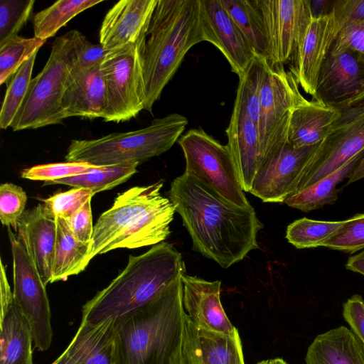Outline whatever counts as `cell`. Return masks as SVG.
Listing matches in <instances>:
<instances>
[{
    "label": "cell",
    "mask_w": 364,
    "mask_h": 364,
    "mask_svg": "<svg viewBox=\"0 0 364 364\" xmlns=\"http://www.w3.org/2000/svg\"><path fill=\"white\" fill-rule=\"evenodd\" d=\"M168 198L188 232L193 250L228 268L258 248L264 225L254 208L226 200L184 172L171 183Z\"/></svg>",
    "instance_id": "6da1fadb"
},
{
    "label": "cell",
    "mask_w": 364,
    "mask_h": 364,
    "mask_svg": "<svg viewBox=\"0 0 364 364\" xmlns=\"http://www.w3.org/2000/svg\"><path fill=\"white\" fill-rule=\"evenodd\" d=\"M182 275L152 301L115 320L114 364H176L186 316Z\"/></svg>",
    "instance_id": "7a4b0ae2"
},
{
    "label": "cell",
    "mask_w": 364,
    "mask_h": 364,
    "mask_svg": "<svg viewBox=\"0 0 364 364\" xmlns=\"http://www.w3.org/2000/svg\"><path fill=\"white\" fill-rule=\"evenodd\" d=\"M202 41L200 0H157L143 50L144 109L152 112L187 52Z\"/></svg>",
    "instance_id": "3957f363"
},
{
    "label": "cell",
    "mask_w": 364,
    "mask_h": 364,
    "mask_svg": "<svg viewBox=\"0 0 364 364\" xmlns=\"http://www.w3.org/2000/svg\"><path fill=\"white\" fill-rule=\"evenodd\" d=\"M185 272L181 254L166 242L129 255L126 267L82 306V320L93 324L117 320L152 301Z\"/></svg>",
    "instance_id": "277c9868"
},
{
    "label": "cell",
    "mask_w": 364,
    "mask_h": 364,
    "mask_svg": "<svg viewBox=\"0 0 364 364\" xmlns=\"http://www.w3.org/2000/svg\"><path fill=\"white\" fill-rule=\"evenodd\" d=\"M188 119L171 113L155 119L146 127L112 133L95 139L72 140L65 159L97 166L127 163L141 164L169 150L178 141Z\"/></svg>",
    "instance_id": "5b68a950"
},
{
    "label": "cell",
    "mask_w": 364,
    "mask_h": 364,
    "mask_svg": "<svg viewBox=\"0 0 364 364\" xmlns=\"http://www.w3.org/2000/svg\"><path fill=\"white\" fill-rule=\"evenodd\" d=\"M86 38L71 30L55 38L43 70L32 78L26 97L11 127L14 131L62 124L63 97L69 74Z\"/></svg>",
    "instance_id": "8992f818"
},
{
    "label": "cell",
    "mask_w": 364,
    "mask_h": 364,
    "mask_svg": "<svg viewBox=\"0 0 364 364\" xmlns=\"http://www.w3.org/2000/svg\"><path fill=\"white\" fill-rule=\"evenodd\" d=\"M186 161L185 172L235 205L251 206L227 145L201 127L191 129L178 140Z\"/></svg>",
    "instance_id": "52a82bcc"
},
{
    "label": "cell",
    "mask_w": 364,
    "mask_h": 364,
    "mask_svg": "<svg viewBox=\"0 0 364 364\" xmlns=\"http://www.w3.org/2000/svg\"><path fill=\"white\" fill-rule=\"evenodd\" d=\"M145 39L146 33L135 43L107 51L101 64L107 100L105 122L129 121L144 109Z\"/></svg>",
    "instance_id": "ba28073f"
},
{
    "label": "cell",
    "mask_w": 364,
    "mask_h": 364,
    "mask_svg": "<svg viewBox=\"0 0 364 364\" xmlns=\"http://www.w3.org/2000/svg\"><path fill=\"white\" fill-rule=\"evenodd\" d=\"M306 100L290 70L286 71L282 64L265 60L258 123L261 163L288 139L291 111Z\"/></svg>",
    "instance_id": "9c48e42d"
},
{
    "label": "cell",
    "mask_w": 364,
    "mask_h": 364,
    "mask_svg": "<svg viewBox=\"0 0 364 364\" xmlns=\"http://www.w3.org/2000/svg\"><path fill=\"white\" fill-rule=\"evenodd\" d=\"M13 257V294L15 304L28 321L39 351L52 343L51 311L46 285L16 234L7 228Z\"/></svg>",
    "instance_id": "30bf717a"
},
{
    "label": "cell",
    "mask_w": 364,
    "mask_h": 364,
    "mask_svg": "<svg viewBox=\"0 0 364 364\" xmlns=\"http://www.w3.org/2000/svg\"><path fill=\"white\" fill-rule=\"evenodd\" d=\"M364 151V103L341 111L310 158L297 191L315 183Z\"/></svg>",
    "instance_id": "8fae6325"
},
{
    "label": "cell",
    "mask_w": 364,
    "mask_h": 364,
    "mask_svg": "<svg viewBox=\"0 0 364 364\" xmlns=\"http://www.w3.org/2000/svg\"><path fill=\"white\" fill-rule=\"evenodd\" d=\"M267 33L270 62L291 63L312 20L309 0H255Z\"/></svg>",
    "instance_id": "7c38bea8"
},
{
    "label": "cell",
    "mask_w": 364,
    "mask_h": 364,
    "mask_svg": "<svg viewBox=\"0 0 364 364\" xmlns=\"http://www.w3.org/2000/svg\"><path fill=\"white\" fill-rule=\"evenodd\" d=\"M312 99L339 111L364 103V56L350 48L328 53Z\"/></svg>",
    "instance_id": "4fadbf2b"
},
{
    "label": "cell",
    "mask_w": 364,
    "mask_h": 364,
    "mask_svg": "<svg viewBox=\"0 0 364 364\" xmlns=\"http://www.w3.org/2000/svg\"><path fill=\"white\" fill-rule=\"evenodd\" d=\"M318 144L293 148L288 139L261 163L250 193L264 203H282L296 193L304 171Z\"/></svg>",
    "instance_id": "5bb4252c"
},
{
    "label": "cell",
    "mask_w": 364,
    "mask_h": 364,
    "mask_svg": "<svg viewBox=\"0 0 364 364\" xmlns=\"http://www.w3.org/2000/svg\"><path fill=\"white\" fill-rule=\"evenodd\" d=\"M162 180L151 185L134 186L117 195L112 207L102 213L94 226L88 259L103 254L105 247L144 211L163 196Z\"/></svg>",
    "instance_id": "9a60e30c"
},
{
    "label": "cell",
    "mask_w": 364,
    "mask_h": 364,
    "mask_svg": "<svg viewBox=\"0 0 364 364\" xmlns=\"http://www.w3.org/2000/svg\"><path fill=\"white\" fill-rule=\"evenodd\" d=\"M205 41L215 46L238 77L243 75L255 53L250 44L223 6L220 0H200Z\"/></svg>",
    "instance_id": "2e32d148"
},
{
    "label": "cell",
    "mask_w": 364,
    "mask_h": 364,
    "mask_svg": "<svg viewBox=\"0 0 364 364\" xmlns=\"http://www.w3.org/2000/svg\"><path fill=\"white\" fill-rule=\"evenodd\" d=\"M176 364H245L238 330L232 334L208 331L186 314Z\"/></svg>",
    "instance_id": "e0dca14e"
},
{
    "label": "cell",
    "mask_w": 364,
    "mask_h": 364,
    "mask_svg": "<svg viewBox=\"0 0 364 364\" xmlns=\"http://www.w3.org/2000/svg\"><path fill=\"white\" fill-rule=\"evenodd\" d=\"M16 235L35 264L43 283H50L57 237V217L39 203L25 210Z\"/></svg>",
    "instance_id": "ac0fdd59"
},
{
    "label": "cell",
    "mask_w": 364,
    "mask_h": 364,
    "mask_svg": "<svg viewBox=\"0 0 364 364\" xmlns=\"http://www.w3.org/2000/svg\"><path fill=\"white\" fill-rule=\"evenodd\" d=\"M183 306L187 316L197 326L208 331L232 334V324L220 301L221 282L207 281L183 274Z\"/></svg>",
    "instance_id": "d6986e66"
},
{
    "label": "cell",
    "mask_w": 364,
    "mask_h": 364,
    "mask_svg": "<svg viewBox=\"0 0 364 364\" xmlns=\"http://www.w3.org/2000/svg\"><path fill=\"white\" fill-rule=\"evenodd\" d=\"M338 33L333 14L312 18L291 63L290 71L298 84L312 97L320 69Z\"/></svg>",
    "instance_id": "ffe728a7"
},
{
    "label": "cell",
    "mask_w": 364,
    "mask_h": 364,
    "mask_svg": "<svg viewBox=\"0 0 364 364\" xmlns=\"http://www.w3.org/2000/svg\"><path fill=\"white\" fill-rule=\"evenodd\" d=\"M157 0H121L106 14L100 44L107 51L136 42L148 29Z\"/></svg>",
    "instance_id": "44dd1931"
},
{
    "label": "cell",
    "mask_w": 364,
    "mask_h": 364,
    "mask_svg": "<svg viewBox=\"0 0 364 364\" xmlns=\"http://www.w3.org/2000/svg\"><path fill=\"white\" fill-rule=\"evenodd\" d=\"M100 66L82 69L75 63L62 101L65 119L104 117L107 106V90Z\"/></svg>",
    "instance_id": "7402d4cb"
},
{
    "label": "cell",
    "mask_w": 364,
    "mask_h": 364,
    "mask_svg": "<svg viewBox=\"0 0 364 364\" xmlns=\"http://www.w3.org/2000/svg\"><path fill=\"white\" fill-rule=\"evenodd\" d=\"M225 132L242 189L249 192L261 163L259 139L257 127L237 98Z\"/></svg>",
    "instance_id": "603a6c76"
},
{
    "label": "cell",
    "mask_w": 364,
    "mask_h": 364,
    "mask_svg": "<svg viewBox=\"0 0 364 364\" xmlns=\"http://www.w3.org/2000/svg\"><path fill=\"white\" fill-rule=\"evenodd\" d=\"M340 115L341 111L318 100H306L291 111L288 142L294 149L319 144Z\"/></svg>",
    "instance_id": "cb8c5ba5"
},
{
    "label": "cell",
    "mask_w": 364,
    "mask_h": 364,
    "mask_svg": "<svg viewBox=\"0 0 364 364\" xmlns=\"http://www.w3.org/2000/svg\"><path fill=\"white\" fill-rule=\"evenodd\" d=\"M115 320L93 324L81 320L64 350L80 364H114Z\"/></svg>",
    "instance_id": "d4e9b609"
},
{
    "label": "cell",
    "mask_w": 364,
    "mask_h": 364,
    "mask_svg": "<svg viewBox=\"0 0 364 364\" xmlns=\"http://www.w3.org/2000/svg\"><path fill=\"white\" fill-rule=\"evenodd\" d=\"M306 364H364V348L350 329L339 326L318 335L309 346Z\"/></svg>",
    "instance_id": "484cf974"
},
{
    "label": "cell",
    "mask_w": 364,
    "mask_h": 364,
    "mask_svg": "<svg viewBox=\"0 0 364 364\" xmlns=\"http://www.w3.org/2000/svg\"><path fill=\"white\" fill-rule=\"evenodd\" d=\"M0 364H33L31 331L15 304L0 311Z\"/></svg>",
    "instance_id": "4316f807"
},
{
    "label": "cell",
    "mask_w": 364,
    "mask_h": 364,
    "mask_svg": "<svg viewBox=\"0 0 364 364\" xmlns=\"http://www.w3.org/2000/svg\"><path fill=\"white\" fill-rule=\"evenodd\" d=\"M90 244L79 241L72 232L68 221L57 217V237L50 283L66 281L83 272L87 267Z\"/></svg>",
    "instance_id": "83f0119b"
},
{
    "label": "cell",
    "mask_w": 364,
    "mask_h": 364,
    "mask_svg": "<svg viewBox=\"0 0 364 364\" xmlns=\"http://www.w3.org/2000/svg\"><path fill=\"white\" fill-rule=\"evenodd\" d=\"M363 154L364 151L361 152L331 173L289 197L284 203L304 212L333 204L338 198L337 185L349 176Z\"/></svg>",
    "instance_id": "f1b7e54d"
},
{
    "label": "cell",
    "mask_w": 364,
    "mask_h": 364,
    "mask_svg": "<svg viewBox=\"0 0 364 364\" xmlns=\"http://www.w3.org/2000/svg\"><path fill=\"white\" fill-rule=\"evenodd\" d=\"M256 55L270 60L266 30L255 0H220Z\"/></svg>",
    "instance_id": "f546056e"
},
{
    "label": "cell",
    "mask_w": 364,
    "mask_h": 364,
    "mask_svg": "<svg viewBox=\"0 0 364 364\" xmlns=\"http://www.w3.org/2000/svg\"><path fill=\"white\" fill-rule=\"evenodd\" d=\"M138 165L136 163H127L97 166L82 174L46 182L44 185L60 184L73 188H85L95 195L112 189L128 181L137 172Z\"/></svg>",
    "instance_id": "4dcf8cb0"
},
{
    "label": "cell",
    "mask_w": 364,
    "mask_h": 364,
    "mask_svg": "<svg viewBox=\"0 0 364 364\" xmlns=\"http://www.w3.org/2000/svg\"><path fill=\"white\" fill-rule=\"evenodd\" d=\"M102 0H60L36 13L33 18L34 37L46 41L68 21Z\"/></svg>",
    "instance_id": "1f68e13d"
},
{
    "label": "cell",
    "mask_w": 364,
    "mask_h": 364,
    "mask_svg": "<svg viewBox=\"0 0 364 364\" xmlns=\"http://www.w3.org/2000/svg\"><path fill=\"white\" fill-rule=\"evenodd\" d=\"M342 223L343 221H323L302 218L288 225L285 237L297 249L318 247Z\"/></svg>",
    "instance_id": "d6a6232c"
},
{
    "label": "cell",
    "mask_w": 364,
    "mask_h": 364,
    "mask_svg": "<svg viewBox=\"0 0 364 364\" xmlns=\"http://www.w3.org/2000/svg\"><path fill=\"white\" fill-rule=\"evenodd\" d=\"M37 53L23 63L11 77L7 87L0 112V127H11L26 97L31 80L32 72Z\"/></svg>",
    "instance_id": "836d02e7"
},
{
    "label": "cell",
    "mask_w": 364,
    "mask_h": 364,
    "mask_svg": "<svg viewBox=\"0 0 364 364\" xmlns=\"http://www.w3.org/2000/svg\"><path fill=\"white\" fill-rule=\"evenodd\" d=\"M46 41L16 36L0 45V85L6 82Z\"/></svg>",
    "instance_id": "e575fe53"
},
{
    "label": "cell",
    "mask_w": 364,
    "mask_h": 364,
    "mask_svg": "<svg viewBox=\"0 0 364 364\" xmlns=\"http://www.w3.org/2000/svg\"><path fill=\"white\" fill-rule=\"evenodd\" d=\"M266 59L255 55L245 73L239 77L237 98L245 107L247 114L258 128L260 112L262 78Z\"/></svg>",
    "instance_id": "d590c367"
},
{
    "label": "cell",
    "mask_w": 364,
    "mask_h": 364,
    "mask_svg": "<svg viewBox=\"0 0 364 364\" xmlns=\"http://www.w3.org/2000/svg\"><path fill=\"white\" fill-rule=\"evenodd\" d=\"M34 0H0V45L18 36L32 14Z\"/></svg>",
    "instance_id": "8d00e7d4"
},
{
    "label": "cell",
    "mask_w": 364,
    "mask_h": 364,
    "mask_svg": "<svg viewBox=\"0 0 364 364\" xmlns=\"http://www.w3.org/2000/svg\"><path fill=\"white\" fill-rule=\"evenodd\" d=\"M320 247L355 252L364 248V213L357 214L343 221L341 226Z\"/></svg>",
    "instance_id": "74e56055"
},
{
    "label": "cell",
    "mask_w": 364,
    "mask_h": 364,
    "mask_svg": "<svg viewBox=\"0 0 364 364\" xmlns=\"http://www.w3.org/2000/svg\"><path fill=\"white\" fill-rule=\"evenodd\" d=\"M97 166L84 162L66 161L34 166L21 171V176L31 181L44 183L80 175L88 172Z\"/></svg>",
    "instance_id": "f35d334b"
},
{
    "label": "cell",
    "mask_w": 364,
    "mask_h": 364,
    "mask_svg": "<svg viewBox=\"0 0 364 364\" xmlns=\"http://www.w3.org/2000/svg\"><path fill=\"white\" fill-rule=\"evenodd\" d=\"M27 196L23 188L11 183L0 186V220L4 226L17 230L19 220L25 212Z\"/></svg>",
    "instance_id": "ab89813d"
},
{
    "label": "cell",
    "mask_w": 364,
    "mask_h": 364,
    "mask_svg": "<svg viewBox=\"0 0 364 364\" xmlns=\"http://www.w3.org/2000/svg\"><path fill=\"white\" fill-rule=\"evenodd\" d=\"M94 194L85 188H73L58 192L46 199L43 204L56 216L69 220Z\"/></svg>",
    "instance_id": "60d3db41"
},
{
    "label": "cell",
    "mask_w": 364,
    "mask_h": 364,
    "mask_svg": "<svg viewBox=\"0 0 364 364\" xmlns=\"http://www.w3.org/2000/svg\"><path fill=\"white\" fill-rule=\"evenodd\" d=\"M332 14L339 32L349 25L364 21V0H335Z\"/></svg>",
    "instance_id": "b9f144b4"
},
{
    "label": "cell",
    "mask_w": 364,
    "mask_h": 364,
    "mask_svg": "<svg viewBox=\"0 0 364 364\" xmlns=\"http://www.w3.org/2000/svg\"><path fill=\"white\" fill-rule=\"evenodd\" d=\"M346 48L355 50L364 56V21L342 28L336 35L328 53L335 54Z\"/></svg>",
    "instance_id": "7bdbcfd3"
},
{
    "label": "cell",
    "mask_w": 364,
    "mask_h": 364,
    "mask_svg": "<svg viewBox=\"0 0 364 364\" xmlns=\"http://www.w3.org/2000/svg\"><path fill=\"white\" fill-rule=\"evenodd\" d=\"M343 316L364 348V300L355 294L343 305Z\"/></svg>",
    "instance_id": "ee69618b"
},
{
    "label": "cell",
    "mask_w": 364,
    "mask_h": 364,
    "mask_svg": "<svg viewBox=\"0 0 364 364\" xmlns=\"http://www.w3.org/2000/svg\"><path fill=\"white\" fill-rule=\"evenodd\" d=\"M91 200L90 198L76 213L66 220L74 236L86 244H90L94 231Z\"/></svg>",
    "instance_id": "f6af8a7d"
},
{
    "label": "cell",
    "mask_w": 364,
    "mask_h": 364,
    "mask_svg": "<svg viewBox=\"0 0 364 364\" xmlns=\"http://www.w3.org/2000/svg\"><path fill=\"white\" fill-rule=\"evenodd\" d=\"M107 51L100 44H94L85 39L77 65L82 69L100 66Z\"/></svg>",
    "instance_id": "bcb514c9"
},
{
    "label": "cell",
    "mask_w": 364,
    "mask_h": 364,
    "mask_svg": "<svg viewBox=\"0 0 364 364\" xmlns=\"http://www.w3.org/2000/svg\"><path fill=\"white\" fill-rule=\"evenodd\" d=\"M312 18L332 14L335 0H309Z\"/></svg>",
    "instance_id": "7dc6e473"
},
{
    "label": "cell",
    "mask_w": 364,
    "mask_h": 364,
    "mask_svg": "<svg viewBox=\"0 0 364 364\" xmlns=\"http://www.w3.org/2000/svg\"><path fill=\"white\" fill-rule=\"evenodd\" d=\"M346 268L364 275V251L350 256L346 264Z\"/></svg>",
    "instance_id": "c3c4849f"
},
{
    "label": "cell",
    "mask_w": 364,
    "mask_h": 364,
    "mask_svg": "<svg viewBox=\"0 0 364 364\" xmlns=\"http://www.w3.org/2000/svg\"><path fill=\"white\" fill-rule=\"evenodd\" d=\"M363 178H364V154L348 177L347 184L352 183Z\"/></svg>",
    "instance_id": "681fc988"
},
{
    "label": "cell",
    "mask_w": 364,
    "mask_h": 364,
    "mask_svg": "<svg viewBox=\"0 0 364 364\" xmlns=\"http://www.w3.org/2000/svg\"><path fill=\"white\" fill-rule=\"evenodd\" d=\"M51 364H80L79 362L69 356L63 352Z\"/></svg>",
    "instance_id": "f907efd6"
},
{
    "label": "cell",
    "mask_w": 364,
    "mask_h": 364,
    "mask_svg": "<svg viewBox=\"0 0 364 364\" xmlns=\"http://www.w3.org/2000/svg\"><path fill=\"white\" fill-rule=\"evenodd\" d=\"M256 364H288V363L282 358H277L264 360L260 362H258Z\"/></svg>",
    "instance_id": "816d5d0a"
}]
</instances>
